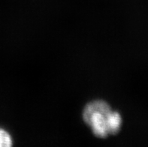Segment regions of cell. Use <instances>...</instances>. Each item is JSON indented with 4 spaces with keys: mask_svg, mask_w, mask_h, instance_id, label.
<instances>
[{
    "mask_svg": "<svg viewBox=\"0 0 148 147\" xmlns=\"http://www.w3.org/2000/svg\"><path fill=\"white\" fill-rule=\"evenodd\" d=\"M83 119L97 137L105 138L117 134L122 126V116L101 100L91 101L83 111Z\"/></svg>",
    "mask_w": 148,
    "mask_h": 147,
    "instance_id": "cell-1",
    "label": "cell"
},
{
    "mask_svg": "<svg viewBox=\"0 0 148 147\" xmlns=\"http://www.w3.org/2000/svg\"><path fill=\"white\" fill-rule=\"evenodd\" d=\"M13 145V139L7 131L0 129V147H10Z\"/></svg>",
    "mask_w": 148,
    "mask_h": 147,
    "instance_id": "cell-2",
    "label": "cell"
}]
</instances>
